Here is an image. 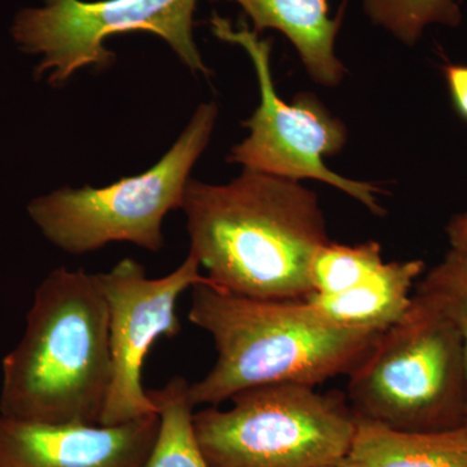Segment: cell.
Here are the masks:
<instances>
[{"instance_id":"cell-1","label":"cell","mask_w":467,"mask_h":467,"mask_svg":"<svg viewBox=\"0 0 467 467\" xmlns=\"http://www.w3.org/2000/svg\"><path fill=\"white\" fill-rule=\"evenodd\" d=\"M190 252L213 287L269 300L312 294L309 269L330 242L317 193L261 171L227 184L190 180L182 202Z\"/></svg>"},{"instance_id":"cell-2","label":"cell","mask_w":467,"mask_h":467,"mask_svg":"<svg viewBox=\"0 0 467 467\" xmlns=\"http://www.w3.org/2000/svg\"><path fill=\"white\" fill-rule=\"evenodd\" d=\"M189 319L217 352L207 376L190 384L195 408L266 384L317 387L348 376L383 333L334 324L304 299H254L212 285L192 288Z\"/></svg>"},{"instance_id":"cell-3","label":"cell","mask_w":467,"mask_h":467,"mask_svg":"<svg viewBox=\"0 0 467 467\" xmlns=\"http://www.w3.org/2000/svg\"><path fill=\"white\" fill-rule=\"evenodd\" d=\"M110 377L109 309L97 275L57 267L36 288L23 337L3 359L0 414L99 425Z\"/></svg>"},{"instance_id":"cell-4","label":"cell","mask_w":467,"mask_h":467,"mask_svg":"<svg viewBox=\"0 0 467 467\" xmlns=\"http://www.w3.org/2000/svg\"><path fill=\"white\" fill-rule=\"evenodd\" d=\"M356 416L402 431L465 425L467 379L462 342L450 319L422 295L384 330L348 374Z\"/></svg>"},{"instance_id":"cell-5","label":"cell","mask_w":467,"mask_h":467,"mask_svg":"<svg viewBox=\"0 0 467 467\" xmlns=\"http://www.w3.org/2000/svg\"><path fill=\"white\" fill-rule=\"evenodd\" d=\"M232 407L192 416L209 467H335L348 453L358 416L340 392L296 383L236 393Z\"/></svg>"},{"instance_id":"cell-6","label":"cell","mask_w":467,"mask_h":467,"mask_svg":"<svg viewBox=\"0 0 467 467\" xmlns=\"http://www.w3.org/2000/svg\"><path fill=\"white\" fill-rule=\"evenodd\" d=\"M217 117L214 101L201 104L177 142L149 171L101 189L64 187L33 199L27 213L48 242L70 254L116 242L159 252L164 247L162 223L169 212L182 208L190 173L208 147Z\"/></svg>"},{"instance_id":"cell-7","label":"cell","mask_w":467,"mask_h":467,"mask_svg":"<svg viewBox=\"0 0 467 467\" xmlns=\"http://www.w3.org/2000/svg\"><path fill=\"white\" fill-rule=\"evenodd\" d=\"M211 29L220 41L241 46L247 52L260 88L259 107L243 122L250 135L233 147L227 162L297 182L316 180L330 184L376 216H384L386 212L378 201L382 189L349 180L326 167L325 158L339 155L348 140V130L342 119L310 92H300L292 103L276 94L270 63L273 42L261 38L243 21L234 26L217 14L211 18Z\"/></svg>"},{"instance_id":"cell-8","label":"cell","mask_w":467,"mask_h":467,"mask_svg":"<svg viewBox=\"0 0 467 467\" xmlns=\"http://www.w3.org/2000/svg\"><path fill=\"white\" fill-rule=\"evenodd\" d=\"M196 5L198 0H43L42 7L17 12L11 33L21 51L41 55L36 78L52 86L66 84L82 67L112 66L107 39L131 32L155 34L192 72L209 76L193 39Z\"/></svg>"},{"instance_id":"cell-9","label":"cell","mask_w":467,"mask_h":467,"mask_svg":"<svg viewBox=\"0 0 467 467\" xmlns=\"http://www.w3.org/2000/svg\"><path fill=\"white\" fill-rule=\"evenodd\" d=\"M189 254L177 269L150 278L142 264L122 259L97 279L109 309L112 377L99 425L117 426L158 413L144 389V362L160 337L181 333L177 304L184 291L212 285Z\"/></svg>"},{"instance_id":"cell-10","label":"cell","mask_w":467,"mask_h":467,"mask_svg":"<svg viewBox=\"0 0 467 467\" xmlns=\"http://www.w3.org/2000/svg\"><path fill=\"white\" fill-rule=\"evenodd\" d=\"M159 414L117 426L42 423L0 414V467H142Z\"/></svg>"},{"instance_id":"cell-11","label":"cell","mask_w":467,"mask_h":467,"mask_svg":"<svg viewBox=\"0 0 467 467\" xmlns=\"http://www.w3.org/2000/svg\"><path fill=\"white\" fill-rule=\"evenodd\" d=\"M220 2V0H212ZM241 5L257 34L276 30L284 34L299 54L301 63L316 84L334 88L347 69L335 54L347 2L337 16L328 15V0H227Z\"/></svg>"},{"instance_id":"cell-12","label":"cell","mask_w":467,"mask_h":467,"mask_svg":"<svg viewBox=\"0 0 467 467\" xmlns=\"http://www.w3.org/2000/svg\"><path fill=\"white\" fill-rule=\"evenodd\" d=\"M423 270L422 260L383 263L349 290L335 295L312 292L304 300L334 324L384 331L407 313L413 299L411 288Z\"/></svg>"},{"instance_id":"cell-13","label":"cell","mask_w":467,"mask_h":467,"mask_svg":"<svg viewBox=\"0 0 467 467\" xmlns=\"http://www.w3.org/2000/svg\"><path fill=\"white\" fill-rule=\"evenodd\" d=\"M342 467H467V425L402 431L358 417Z\"/></svg>"},{"instance_id":"cell-14","label":"cell","mask_w":467,"mask_h":467,"mask_svg":"<svg viewBox=\"0 0 467 467\" xmlns=\"http://www.w3.org/2000/svg\"><path fill=\"white\" fill-rule=\"evenodd\" d=\"M190 383L173 377L165 386L150 389V400L158 410V438L142 467H209L193 434V405Z\"/></svg>"},{"instance_id":"cell-15","label":"cell","mask_w":467,"mask_h":467,"mask_svg":"<svg viewBox=\"0 0 467 467\" xmlns=\"http://www.w3.org/2000/svg\"><path fill=\"white\" fill-rule=\"evenodd\" d=\"M374 26L382 27L407 46H414L427 27H459L462 11L456 0H362Z\"/></svg>"},{"instance_id":"cell-16","label":"cell","mask_w":467,"mask_h":467,"mask_svg":"<svg viewBox=\"0 0 467 467\" xmlns=\"http://www.w3.org/2000/svg\"><path fill=\"white\" fill-rule=\"evenodd\" d=\"M384 263L379 243L358 245L327 242L310 263L309 278L313 292L335 295L355 287Z\"/></svg>"},{"instance_id":"cell-17","label":"cell","mask_w":467,"mask_h":467,"mask_svg":"<svg viewBox=\"0 0 467 467\" xmlns=\"http://www.w3.org/2000/svg\"><path fill=\"white\" fill-rule=\"evenodd\" d=\"M417 294L431 301L456 327L462 342L467 379V257L448 252L445 259L418 285Z\"/></svg>"},{"instance_id":"cell-18","label":"cell","mask_w":467,"mask_h":467,"mask_svg":"<svg viewBox=\"0 0 467 467\" xmlns=\"http://www.w3.org/2000/svg\"><path fill=\"white\" fill-rule=\"evenodd\" d=\"M445 84L457 115L467 122V66L448 63L442 67Z\"/></svg>"},{"instance_id":"cell-19","label":"cell","mask_w":467,"mask_h":467,"mask_svg":"<svg viewBox=\"0 0 467 467\" xmlns=\"http://www.w3.org/2000/svg\"><path fill=\"white\" fill-rule=\"evenodd\" d=\"M447 234L451 251L467 257V213L451 218L447 226Z\"/></svg>"},{"instance_id":"cell-20","label":"cell","mask_w":467,"mask_h":467,"mask_svg":"<svg viewBox=\"0 0 467 467\" xmlns=\"http://www.w3.org/2000/svg\"><path fill=\"white\" fill-rule=\"evenodd\" d=\"M335 467H342V466H340V463H339V465H337V466H335Z\"/></svg>"}]
</instances>
